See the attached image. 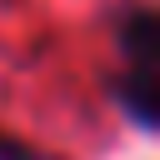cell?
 Returning <instances> with one entry per match:
<instances>
[{
    "label": "cell",
    "instance_id": "obj_1",
    "mask_svg": "<svg viewBox=\"0 0 160 160\" xmlns=\"http://www.w3.org/2000/svg\"><path fill=\"white\" fill-rule=\"evenodd\" d=\"M115 45L125 55V70L110 80V95L130 115L135 130H155V45H160L155 10L150 5H130L120 15V25H115Z\"/></svg>",
    "mask_w": 160,
    "mask_h": 160
},
{
    "label": "cell",
    "instance_id": "obj_2",
    "mask_svg": "<svg viewBox=\"0 0 160 160\" xmlns=\"http://www.w3.org/2000/svg\"><path fill=\"white\" fill-rule=\"evenodd\" d=\"M0 160H50V155H40V150H30V145H20V140L0 135Z\"/></svg>",
    "mask_w": 160,
    "mask_h": 160
}]
</instances>
